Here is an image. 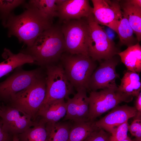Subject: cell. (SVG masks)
Here are the masks:
<instances>
[{
	"label": "cell",
	"mask_w": 141,
	"mask_h": 141,
	"mask_svg": "<svg viewBox=\"0 0 141 141\" xmlns=\"http://www.w3.org/2000/svg\"><path fill=\"white\" fill-rule=\"evenodd\" d=\"M52 25L51 21L36 8L29 6L18 15L10 14L3 25L8 29L9 36L13 35L29 47L44 31Z\"/></svg>",
	"instance_id": "cell-1"
},
{
	"label": "cell",
	"mask_w": 141,
	"mask_h": 141,
	"mask_svg": "<svg viewBox=\"0 0 141 141\" xmlns=\"http://www.w3.org/2000/svg\"><path fill=\"white\" fill-rule=\"evenodd\" d=\"M25 53L41 66L57 63L65 52L64 37L61 27L53 25L43 32Z\"/></svg>",
	"instance_id": "cell-2"
},
{
	"label": "cell",
	"mask_w": 141,
	"mask_h": 141,
	"mask_svg": "<svg viewBox=\"0 0 141 141\" xmlns=\"http://www.w3.org/2000/svg\"><path fill=\"white\" fill-rule=\"evenodd\" d=\"M67 77L76 91L89 90L90 77L97 64L89 56L64 52L60 60Z\"/></svg>",
	"instance_id": "cell-3"
},
{
	"label": "cell",
	"mask_w": 141,
	"mask_h": 141,
	"mask_svg": "<svg viewBox=\"0 0 141 141\" xmlns=\"http://www.w3.org/2000/svg\"><path fill=\"white\" fill-rule=\"evenodd\" d=\"M46 76L42 74L32 85L12 96L11 107L20 109L35 121L46 92Z\"/></svg>",
	"instance_id": "cell-4"
},
{
	"label": "cell",
	"mask_w": 141,
	"mask_h": 141,
	"mask_svg": "<svg viewBox=\"0 0 141 141\" xmlns=\"http://www.w3.org/2000/svg\"><path fill=\"white\" fill-rule=\"evenodd\" d=\"M87 18L62 23L61 27L64 37L65 52L88 56L89 30Z\"/></svg>",
	"instance_id": "cell-5"
},
{
	"label": "cell",
	"mask_w": 141,
	"mask_h": 141,
	"mask_svg": "<svg viewBox=\"0 0 141 141\" xmlns=\"http://www.w3.org/2000/svg\"><path fill=\"white\" fill-rule=\"evenodd\" d=\"M87 18L89 30L88 56L95 61H100L118 55L119 49L95 21L93 14Z\"/></svg>",
	"instance_id": "cell-6"
},
{
	"label": "cell",
	"mask_w": 141,
	"mask_h": 141,
	"mask_svg": "<svg viewBox=\"0 0 141 141\" xmlns=\"http://www.w3.org/2000/svg\"><path fill=\"white\" fill-rule=\"evenodd\" d=\"M118 88L91 91L88 97L89 121H94L96 118L122 102L132 101L133 97L120 92Z\"/></svg>",
	"instance_id": "cell-7"
},
{
	"label": "cell",
	"mask_w": 141,
	"mask_h": 141,
	"mask_svg": "<svg viewBox=\"0 0 141 141\" xmlns=\"http://www.w3.org/2000/svg\"><path fill=\"white\" fill-rule=\"evenodd\" d=\"M45 67L46 92L42 104L56 100L67 99L74 93V87L68 79L60 62Z\"/></svg>",
	"instance_id": "cell-8"
},
{
	"label": "cell",
	"mask_w": 141,
	"mask_h": 141,
	"mask_svg": "<svg viewBox=\"0 0 141 141\" xmlns=\"http://www.w3.org/2000/svg\"><path fill=\"white\" fill-rule=\"evenodd\" d=\"M119 61L116 55L101 62L90 77L89 90L96 91L100 89L118 88L115 81L119 78V76L116 72V68Z\"/></svg>",
	"instance_id": "cell-9"
},
{
	"label": "cell",
	"mask_w": 141,
	"mask_h": 141,
	"mask_svg": "<svg viewBox=\"0 0 141 141\" xmlns=\"http://www.w3.org/2000/svg\"><path fill=\"white\" fill-rule=\"evenodd\" d=\"M95 19L99 25L107 26L117 33L123 15L119 0H92Z\"/></svg>",
	"instance_id": "cell-10"
},
{
	"label": "cell",
	"mask_w": 141,
	"mask_h": 141,
	"mask_svg": "<svg viewBox=\"0 0 141 141\" xmlns=\"http://www.w3.org/2000/svg\"><path fill=\"white\" fill-rule=\"evenodd\" d=\"M40 70H20L0 83V98L9 99L14 95L33 84L42 74Z\"/></svg>",
	"instance_id": "cell-11"
},
{
	"label": "cell",
	"mask_w": 141,
	"mask_h": 141,
	"mask_svg": "<svg viewBox=\"0 0 141 141\" xmlns=\"http://www.w3.org/2000/svg\"><path fill=\"white\" fill-rule=\"evenodd\" d=\"M0 117L4 131L13 135L23 133L35 121L20 109L10 106H0Z\"/></svg>",
	"instance_id": "cell-12"
},
{
	"label": "cell",
	"mask_w": 141,
	"mask_h": 141,
	"mask_svg": "<svg viewBox=\"0 0 141 141\" xmlns=\"http://www.w3.org/2000/svg\"><path fill=\"white\" fill-rule=\"evenodd\" d=\"M137 112L134 107L118 105L101 119L94 121V124L96 128L102 129L111 134L119 126L135 116Z\"/></svg>",
	"instance_id": "cell-13"
},
{
	"label": "cell",
	"mask_w": 141,
	"mask_h": 141,
	"mask_svg": "<svg viewBox=\"0 0 141 141\" xmlns=\"http://www.w3.org/2000/svg\"><path fill=\"white\" fill-rule=\"evenodd\" d=\"M57 5L60 23L87 17L93 14V8L87 0H63Z\"/></svg>",
	"instance_id": "cell-14"
},
{
	"label": "cell",
	"mask_w": 141,
	"mask_h": 141,
	"mask_svg": "<svg viewBox=\"0 0 141 141\" xmlns=\"http://www.w3.org/2000/svg\"><path fill=\"white\" fill-rule=\"evenodd\" d=\"M86 90L77 91L72 98L67 99V111L63 121L73 122L89 121V99Z\"/></svg>",
	"instance_id": "cell-15"
},
{
	"label": "cell",
	"mask_w": 141,
	"mask_h": 141,
	"mask_svg": "<svg viewBox=\"0 0 141 141\" xmlns=\"http://www.w3.org/2000/svg\"><path fill=\"white\" fill-rule=\"evenodd\" d=\"M67 108L64 99L54 100L42 104L38 111L37 117H40L46 123H56L65 116Z\"/></svg>",
	"instance_id": "cell-16"
},
{
	"label": "cell",
	"mask_w": 141,
	"mask_h": 141,
	"mask_svg": "<svg viewBox=\"0 0 141 141\" xmlns=\"http://www.w3.org/2000/svg\"><path fill=\"white\" fill-rule=\"evenodd\" d=\"M2 56L5 60L0 63V78L16 68L26 63L34 62L32 57L28 54L24 52L14 54L6 48L4 49Z\"/></svg>",
	"instance_id": "cell-17"
},
{
	"label": "cell",
	"mask_w": 141,
	"mask_h": 141,
	"mask_svg": "<svg viewBox=\"0 0 141 141\" xmlns=\"http://www.w3.org/2000/svg\"><path fill=\"white\" fill-rule=\"evenodd\" d=\"M119 1L123 13L136 37L138 42L141 40V7L132 3L130 0Z\"/></svg>",
	"instance_id": "cell-18"
},
{
	"label": "cell",
	"mask_w": 141,
	"mask_h": 141,
	"mask_svg": "<svg viewBox=\"0 0 141 141\" xmlns=\"http://www.w3.org/2000/svg\"><path fill=\"white\" fill-rule=\"evenodd\" d=\"M119 56L121 62L127 70L139 74L141 71V46L139 43L129 46L124 51L120 52Z\"/></svg>",
	"instance_id": "cell-19"
},
{
	"label": "cell",
	"mask_w": 141,
	"mask_h": 141,
	"mask_svg": "<svg viewBox=\"0 0 141 141\" xmlns=\"http://www.w3.org/2000/svg\"><path fill=\"white\" fill-rule=\"evenodd\" d=\"M118 89L120 92L133 97H137L141 92V82L139 74L127 70L121 80Z\"/></svg>",
	"instance_id": "cell-20"
},
{
	"label": "cell",
	"mask_w": 141,
	"mask_h": 141,
	"mask_svg": "<svg viewBox=\"0 0 141 141\" xmlns=\"http://www.w3.org/2000/svg\"><path fill=\"white\" fill-rule=\"evenodd\" d=\"M46 123L40 119L24 132L17 135L20 141H48Z\"/></svg>",
	"instance_id": "cell-21"
},
{
	"label": "cell",
	"mask_w": 141,
	"mask_h": 141,
	"mask_svg": "<svg viewBox=\"0 0 141 141\" xmlns=\"http://www.w3.org/2000/svg\"><path fill=\"white\" fill-rule=\"evenodd\" d=\"M63 121L46 123L48 141H69L72 124L70 122Z\"/></svg>",
	"instance_id": "cell-22"
},
{
	"label": "cell",
	"mask_w": 141,
	"mask_h": 141,
	"mask_svg": "<svg viewBox=\"0 0 141 141\" xmlns=\"http://www.w3.org/2000/svg\"><path fill=\"white\" fill-rule=\"evenodd\" d=\"M94 121L74 122L70 130L69 141H84L98 128L95 126Z\"/></svg>",
	"instance_id": "cell-23"
},
{
	"label": "cell",
	"mask_w": 141,
	"mask_h": 141,
	"mask_svg": "<svg viewBox=\"0 0 141 141\" xmlns=\"http://www.w3.org/2000/svg\"><path fill=\"white\" fill-rule=\"evenodd\" d=\"M117 33L121 46L125 45L128 47L134 45L138 42L137 39L134 37L133 30L128 19L123 13L118 26Z\"/></svg>",
	"instance_id": "cell-24"
},
{
	"label": "cell",
	"mask_w": 141,
	"mask_h": 141,
	"mask_svg": "<svg viewBox=\"0 0 141 141\" xmlns=\"http://www.w3.org/2000/svg\"><path fill=\"white\" fill-rule=\"evenodd\" d=\"M57 0H31L29 5L37 8L48 19L52 22L54 17L57 16L58 6Z\"/></svg>",
	"instance_id": "cell-25"
},
{
	"label": "cell",
	"mask_w": 141,
	"mask_h": 141,
	"mask_svg": "<svg viewBox=\"0 0 141 141\" xmlns=\"http://www.w3.org/2000/svg\"><path fill=\"white\" fill-rule=\"evenodd\" d=\"M25 2L22 0H0V16L2 19L3 25L11 10Z\"/></svg>",
	"instance_id": "cell-26"
},
{
	"label": "cell",
	"mask_w": 141,
	"mask_h": 141,
	"mask_svg": "<svg viewBox=\"0 0 141 141\" xmlns=\"http://www.w3.org/2000/svg\"><path fill=\"white\" fill-rule=\"evenodd\" d=\"M128 125L127 121L119 126L114 133L111 134L109 141H122L125 139L128 136Z\"/></svg>",
	"instance_id": "cell-27"
},
{
	"label": "cell",
	"mask_w": 141,
	"mask_h": 141,
	"mask_svg": "<svg viewBox=\"0 0 141 141\" xmlns=\"http://www.w3.org/2000/svg\"><path fill=\"white\" fill-rule=\"evenodd\" d=\"M110 134L102 129L97 128L83 141H109Z\"/></svg>",
	"instance_id": "cell-28"
},
{
	"label": "cell",
	"mask_w": 141,
	"mask_h": 141,
	"mask_svg": "<svg viewBox=\"0 0 141 141\" xmlns=\"http://www.w3.org/2000/svg\"><path fill=\"white\" fill-rule=\"evenodd\" d=\"M128 130L133 136L141 138V118H134L131 124L128 125Z\"/></svg>",
	"instance_id": "cell-29"
},
{
	"label": "cell",
	"mask_w": 141,
	"mask_h": 141,
	"mask_svg": "<svg viewBox=\"0 0 141 141\" xmlns=\"http://www.w3.org/2000/svg\"><path fill=\"white\" fill-rule=\"evenodd\" d=\"M11 135L4 131L2 120L0 119V141H11Z\"/></svg>",
	"instance_id": "cell-30"
},
{
	"label": "cell",
	"mask_w": 141,
	"mask_h": 141,
	"mask_svg": "<svg viewBox=\"0 0 141 141\" xmlns=\"http://www.w3.org/2000/svg\"><path fill=\"white\" fill-rule=\"evenodd\" d=\"M135 108L137 111L141 112V92H140L138 95L136 97Z\"/></svg>",
	"instance_id": "cell-31"
},
{
	"label": "cell",
	"mask_w": 141,
	"mask_h": 141,
	"mask_svg": "<svg viewBox=\"0 0 141 141\" xmlns=\"http://www.w3.org/2000/svg\"><path fill=\"white\" fill-rule=\"evenodd\" d=\"M11 141H20L17 135H13Z\"/></svg>",
	"instance_id": "cell-32"
},
{
	"label": "cell",
	"mask_w": 141,
	"mask_h": 141,
	"mask_svg": "<svg viewBox=\"0 0 141 141\" xmlns=\"http://www.w3.org/2000/svg\"><path fill=\"white\" fill-rule=\"evenodd\" d=\"M122 141H132V140L128 136H127L126 138L124 140Z\"/></svg>",
	"instance_id": "cell-33"
},
{
	"label": "cell",
	"mask_w": 141,
	"mask_h": 141,
	"mask_svg": "<svg viewBox=\"0 0 141 141\" xmlns=\"http://www.w3.org/2000/svg\"><path fill=\"white\" fill-rule=\"evenodd\" d=\"M132 141H141V138H135L134 139L132 140Z\"/></svg>",
	"instance_id": "cell-34"
}]
</instances>
